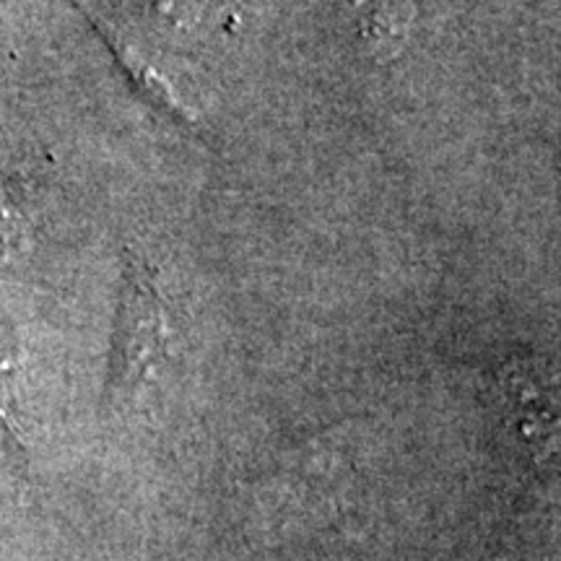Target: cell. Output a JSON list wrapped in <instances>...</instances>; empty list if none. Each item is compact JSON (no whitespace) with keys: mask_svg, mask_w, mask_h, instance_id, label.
<instances>
[{"mask_svg":"<svg viewBox=\"0 0 561 561\" xmlns=\"http://www.w3.org/2000/svg\"><path fill=\"white\" fill-rule=\"evenodd\" d=\"M133 276L125 286L121 339H117V382H138L153 369L164 351V318L159 297L140 268L130 265Z\"/></svg>","mask_w":561,"mask_h":561,"instance_id":"1","label":"cell"}]
</instances>
